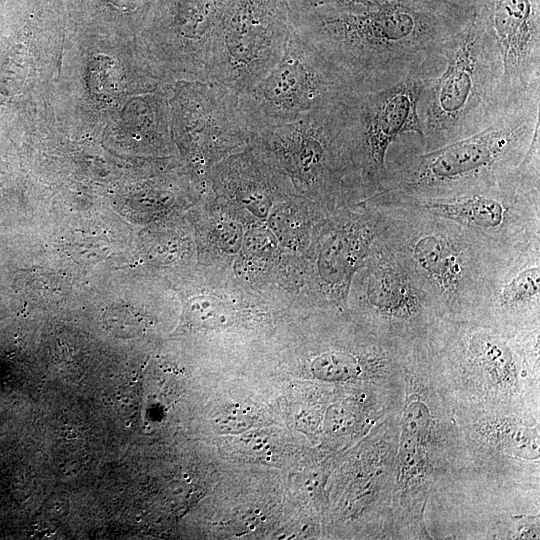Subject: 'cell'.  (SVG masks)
<instances>
[{"label":"cell","mask_w":540,"mask_h":540,"mask_svg":"<svg viewBox=\"0 0 540 540\" xmlns=\"http://www.w3.org/2000/svg\"><path fill=\"white\" fill-rule=\"evenodd\" d=\"M471 14L463 5L395 3L368 10L316 8L293 13V23L353 91H374L409 77H437Z\"/></svg>","instance_id":"obj_1"},{"label":"cell","mask_w":540,"mask_h":540,"mask_svg":"<svg viewBox=\"0 0 540 540\" xmlns=\"http://www.w3.org/2000/svg\"><path fill=\"white\" fill-rule=\"evenodd\" d=\"M540 327L486 317H443L423 345L453 411H496L539 418Z\"/></svg>","instance_id":"obj_2"},{"label":"cell","mask_w":540,"mask_h":540,"mask_svg":"<svg viewBox=\"0 0 540 540\" xmlns=\"http://www.w3.org/2000/svg\"><path fill=\"white\" fill-rule=\"evenodd\" d=\"M451 404L421 345L404 373L390 539H430L429 502L442 497L468 469Z\"/></svg>","instance_id":"obj_3"},{"label":"cell","mask_w":540,"mask_h":540,"mask_svg":"<svg viewBox=\"0 0 540 540\" xmlns=\"http://www.w3.org/2000/svg\"><path fill=\"white\" fill-rule=\"evenodd\" d=\"M362 202L375 207L382 241L445 317L467 318L481 313L507 259L448 218L392 200Z\"/></svg>","instance_id":"obj_4"},{"label":"cell","mask_w":540,"mask_h":540,"mask_svg":"<svg viewBox=\"0 0 540 540\" xmlns=\"http://www.w3.org/2000/svg\"><path fill=\"white\" fill-rule=\"evenodd\" d=\"M538 126L535 100L513 105L481 131L433 150L407 142L386 161V179L367 199L441 197L496 182L517 171Z\"/></svg>","instance_id":"obj_5"},{"label":"cell","mask_w":540,"mask_h":540,"mask_svg":"<svg viewBox=\"0 0 540 540\" xmlns=\"http://www.w3.org/2000/svg\"><path fill=\"white\" fill-rule=\"evenodd\" d=\"M497 51L472 14L445 53V66L424 88L418 105L423 138L412 144L428 151L475 134L507 108L500 97ZM511 107V106H510Z\"/></svg>","instance_id":"obj_6"},{"label":"cell","mask_w":540,"mask_h":540,"mask_svg":"<svg viewBox=\"0 0 540 540\" xmlns=\"http://www.w3.org/2000/svg\"><path fill=\"white\" fill-rule=\"evenodd\" d=\"M431 78L409 77L374 91H351L334 107L347 195H374L387 175V156L401 136L423 138L420 97Z\"/></svg>","instance_id":"obj_7"},{"label":"cell","mask_w":540,"mask_h":540,"mask_svg":"<svg viewBox=\"0 0 540 540\" xmlns=\"http://www.w3.org/2000/svg\"><path fill=\"white\" fill-rule=\"evenodd\" d=\"M448 218L482 238L503 259L540 253V177L517 169L496 182L431 198L378 197Z\"/></svg>","instance_id":"obj_8"},{"label":"cell","mask_w":540,"mask_h":540,"mask_svg":"<svg viewBox=\"0 0 540 540\" xmlns=\"http://www.w3.org/2000/svg\"><path fill=\"white\" fill-rule=\"evenodd\" d=\"M293 31L289 0H228L206 79L247 92L276 65Z\"/></svg>","instance_id":"obj_9"},{"label":"cell","mask_w":540,"mask_h":540,"mask_svg":"<svg viewBox=\"0 0 540 540\" xmlns=\"http://www.w3.org/2000/svg\"><path fill=\"white\" fill-rule=\"evenodd\" d=\"M353 91L342 76L294 31L276 65L239 95L251 137L258 131L328 109Z\"/></svg>","instance_id":"obj_10"},{"label":"cell","mask_w":540,"mask_h":540,"mask_svg":"<svg viewBox=\"0 0 540 540\" xmlns=\"http://www.w3.org/2000/svg\"><path fill=\"white\" fill-rule=\"evenodd\" d=\"M361 268L359 300L366 326L406 342H421L445 317L442 309L397 260L380 235Z\"/></svg>","instance_id":"obj_11"},{"label":"cell","mask_w":540,"mask_h":540,"mask_svg":"<svg viewBox=\"0 0 540 540\" xmlns=\"http://www.w3.org/2000/svg\"><path fill=\"white\" fill-rule=\"evenodd\" d=\"M334 107L262 129L249 141L273 155L307 192L326 201L347 195Z\"/></svg>","instance_id":"obj_12"},{"label":"cell","mask_w":540,"mask_h":540,"mask_svg":"<svg viewBox=\"0 0 540 540\" xmlns=\"http://www.w3.org/2000/svg\"><path fill=\"white\" fill-rule=\"evenodd\" d=\"M499 57L504 107L540 100V0H467Z\"/></svg>","instance_id":"obj_13"},{"label":"cell","mask_w":540,"mask_h":540,"mask_svg":"<svg viewBox=\"0 0 540 540\" xmlns=\"http://www.w3.org/2000/svg\"><path fill=\"white\" fill-rule=\"evenodd\" d=\"M454 415L470 469L503 482L539 486V418L496 411Z\"/></svg>","instance_id":"obj_14"},{"label":"cell","mask_w":540,"mask_h":540,"mask_svg":"<svg viewBox=\"0 0 540 540\" xmlns=\"http://www.w3.org/2000/svg\"><path fill=\"white\" fill-rule=\"evenodd\" d=\"M175 125L196 160L205 164L250 141L239 95L209 80L181 86Z\"/></svg>","instance_id":"obj_15"},{"label":"cell","mask_w":540,"mask_h":540,"mask_svg":"<svg viewBox=\"0 0 540 540\" xmlns=\"http://www.w3.org/2000/svg\"><path fill=\"white\" fill-rule=\"evenodd\" d=\"M228 0H160L164 38L177 63L198 80H207V66Z\"/></svg>","instance_id":"obj_16"},{"label":"cell","mask_w":540,"mask_h":540,"mask_svg":"<svg viewBox=\"0 0 540 540\" xmlns=\"http://www.w3.org/2000/svg\"><path fill=\"white\" fill-rule=\"evenodd\" d=\"M478 316L516 328L540 327V253L503 263Z\"/></svg>","instance_id":"obj_17"},{"label":"cell","mask_w":540,"mask_h":540,"mask_svg":"<svg viewBox=\"0 0 540 540\" xmlns=\"http://www.w3.org/2000/svg\"><path fill=\"white\" fill-rule=\"evenodd\" d=\"M289 3L293 13L316 8L368 10L395 3L424 4L431 6L463 5L458 0H289Z\"/></svg>","instance_id":"obj_18"},{"label":"cell","mask_w":540,"mask_h":540,"mask_svg":"<svg viewBox=\"0 0 540 540\" xmlns=\"http://www.w3.org/2000/svg\"><path fill=\"white\" fill-rule=\"evenodd\" d=\"M119 67L109 56H95L88 65V86L100 100L108 101L116 96L120 86Z\"/></svg>","instance_id":"obj_19"},{"label":"cell","mask_w":540,"mask_h":540,"mask_svg":"<svg viewBox=\"0 0 540 540\" xmlns=\"http://www.w3.org/2000/svg\"><path fill=\"white\" fill-rule=\"evenodd\" d=\"M461 4L465 5V6H468L467 4V0H458Z\"/></svg>","instance_id":"obj_20"}]
</instances>
